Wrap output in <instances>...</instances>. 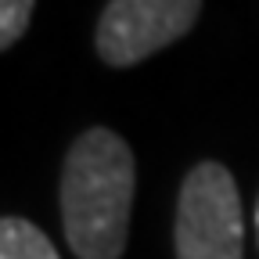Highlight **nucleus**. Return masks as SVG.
I'll return each mask as SVG.
<instances>
[{"label": "nucleus", "instance_id": "5", "mask_svg": "<svg viewBox=\"0 0 259 259\" xmlns=\"http://www.w3.org/2000/svg\"><path fill=\"white\" fill-rule=\"evenodd\" d=\"M32 4L36 0H0V47H15L32 18Z\"/></svg>", "mask_w": 259, "mask_h": 259}, {"label": "nucleus", "instance_id": "6", "mask_svg": "<svg viewBox=\"0 0 259 259\" xmlns=\"http://www.w3.org/2000/svg\"><path fill=\"white\" fill-rule=\"evenodd\" d=\"M255 238H259V198H255Z\"/></svg>", "mask_w": 259, "mask_h": 259}, {"label": "nucleus", "instance_id": "4", "mask_svg": "<svg viewBox=\"0 0 259 259\" xmlns=\"http://www.w3.org/2000/svg\"><path fill=\"white\" fill-rule=\"evenodd\" d=\"M0 259H61L51 238L25 216L0 220Z\"/></svg>", "mask_w": 259, "mask_h": 259}, {"label": "nucleus", "instance_id": "2", "mask_svg": "<svg viewBox=\"0 0 259 259\" xmlns=\"http://www.w3.org/2000/svg\"><path fill=\"white\" fill-rule=\"evenodd\" d=\"M177 259H245L241 194L223 162H198L180 184Z\"/></svg>", "mask_w": 259, "mask_h": 259}, {"label": "nucleus", "instance_id": "1", "mask_svg": "<svg viewBox=\"0 0 259 259\" xmlns=\"http://www.w3.org/2000/svg\"><path fill=\"white\" fill-rule=\"evenodd\" d=\"M134 151L105 126L72 141L61 169V227L76 259H119L134 209Z\"/></svg>", "mask_w": 259, "mask_h": 259}, {"label": "nucleus", "instance_id": "3", "mask_svg": "<svg viewBox=\"0 0 259 259\" xmlns=\"http://www.w3.org/2000/svg\"><path fill=\"white\" fill-rule=\"evenodd\" d=\"M198 15L202 0H108L94 47L105 65L130 69L187 36Z\"/></svg>", "mask_w": 259, "mask_h": 259}]
</instances>
